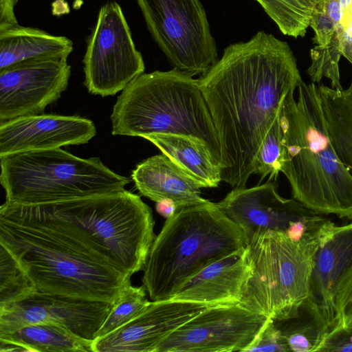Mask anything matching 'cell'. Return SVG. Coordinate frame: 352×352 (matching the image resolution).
Instances as JSON below:
<instances>
[{
    "instance_id": "cell-1",
    "label": "cell",
    "mask_w": 352,
    "mask_h": 352,
    "mask_svg": "<svg viewBox=\"0 0 352 352\" xmlns=\"http://www.w3.org/2000/svg\"><path fill=\"white\" fill-rule=\"evenodd\" d=\"M219 140L221 181L246 187L287 94L302 81L288 43L259 31L227 46L198 79Z\"/></svg>"
},
{
    "instance_id": "cell-2",
    "label": "cell",
    "mask_w": 352,
    "mask_h": 352,
    "mask_svg": "<svg viewBox=\"0 0 352 352\" xmlns=\"http://www.w3.org/2000/svg\"><path fill=\"white\" fill-rule=\"evenodd\" d=\"M0 245L39 292L114 304L131 285L104 247L41 204H3Z\"/></svg>"
},
{
    "instance_id": "cell-3",
    "label": "cell",
    "mask_w": 352,
    "mask_h": 352,
    "mask_svg": "<svg viewBox=\"0 0 352 352\" xmlns=\"http://www.w3.org/2000/svg\"><path fill=\"white\" fill-rule=\"evenodd\" d=\"M286 96L280 124L284 147L281 172L293 198L318 214L352 219V173L329 137L318 85L302 81Z\"/></svg>"
},
{
    "instance_id": "cell-4",
    "label": "cell",
    "mask_w": 352,
    "mask_h": 352,
    "mask_svg": "<svg viewBox=\"0 0 352 352\" xmlns=\"http://www.w3.org/2000/svg\"><path fill=\"white\" fill-rule=\"evenodd\" d=\"M248 238L217 204L192 206L167 218L144 267L151 300L172 298L179 287L208 265L243 250Z\"/></svg>"
},
{
    "instance_id": "cell-5",
    "label": "cell",
    "mask_w": 352,
    "mask_h": 352,
    "mask_svg": "<svg viewBox=\"0 0 352 352\" xmlns=\"http://www.w3.org/2000/svg\"><path fill=\"white\" fill-rule=\"evenodd\" d=\"M111 120L114 135L197 139L219 165V140L198 80L175 67L143 73L133 80L118 97Z\"/></svg>"
},
{
    "instance_id": "cell-6",
    "label": "cell",
    "mask_w": 352,
    "mask_h": 352,
    "mask_svg": "<svg viewBox=\"0 0 352 352\" xmlns=\"http://www.w3.org/2000/svg\"><path fill=\"white\" fill-rule=\"evenodd\" d=\"M333 225L300 239L258 228L248 239L252 275L239 304L275 321L296 316L309 296L314 254Z\"/></svg>"
},
{
    "instance_id": "cell-7",
    "label": "cell",
    "mask_w": 352,
    "mask_h": 352,
    "mask_svg": "<svg viewBox=\"0 0 352 352\" xmlns=\"http://www.w3.org/2000/svg\"><path fill=\"white\" fill-rule=\"evenodd\" d=\"M7 202L38 205L124 189L130 182L98 157L80 158L60 148L0 157Z\"/></svg>"
},
{
    "instance_id": "cell-8",
    "label": "cell",
    "mask_w": 352,
    "mask_h": 352,
    "mask_svg": "<svg viewBox=\"0 0 352 352\" xmlns=\"http://www.w3.org/2000/svg\"><path fill=\"white\" fill-rule=\"evenodd\" d=\"M84 230L131 275L142 270L155 238L151 208L125 189L41 204Z\"/></svg>"
},
{
    "instance_id": "cell-9",
    "label": "cell",
    "mask_w": 352,
    "mask_h": 352,
    "mask_svg": "<svg viewBox=\"0 0 352 352\" xmlns=\"http://www.w3.org/2000/svg\"><path fill=\"white\" fill-rule=\"evenodd\" d=\"M146 27L175 68L205 74L218 60L217 47L200 0H136Z\"/></svg>"
},
{
    "instance_id": "cell-10",
    "label": "cell",
    "mask_w": 352,
    "mask_h": 352,
    "mask_svg": "<svg viewBox=\"0 0 352 352\" xmlns=\"http://www.w3.org/2000/svg\"><path fill=\"white\" fill-rule=\"evenodd\" d=\"M84 85L102 97L122 91L145 69L120 5L109 1L98 12L83 58Z\"/></svg>"
},
{
    "instance_id": "cell-11",
    "label": "cell",
    "mask_w": 352,
    "mask_h": 352,
    "mask_svg": "<svg viewBox=\"0 0 352 352\" xmlns=\"http://www.w3.org/2000/svg\"><path fill=\"white\" fill-rule=\"evenodd\" d=\"M217 204L243 229L248 239L263 228L284 232L300 239L331 221L294 199L282 197L275 182L234 188Z\"/></svg>"
},
{
    "instance_id": "cell-12",
    "label": "cell",
    "mask_w": 352,
    "mask_h": 352,
    "mask_svg": "<svg viewBox=\"0 0 352 352\" xmlns=\"http://www.w3.org/2000/svg\"><path fill=\"white\" fill-rule=\"evenodd\" d=\"M267 318L240 304L209 306L162 340L155 352H244Z\"/></svg>"
},
{
    "instance_id": "cell-13",
    "label": "cell",
    "mask_w": 352,
    "mask_h": 352,
    "mask_svg": "<svg viewBox=\"0 0 352 352\" xmlns=\"http://www.w3.org/2000/svg\"><path fill=\"white\" fill-rule=\"evenodd\" d=\"M67 58L43 57L0 69V123L43 113L67 89L71 75Z\"/></svg>"
},
{
    "instance_id": "cell-14",
    "label": "cell",
    "mask_w": 352,
    "mask_h": 352,
    "mask_svg": "<svg viewBox=\"0 0 352 352\" xmlns=\"http://www.w3.org/2000/svg\"><path fill=\"white\" fill-rule=\"evenodd\" d=\"M113 305L35 291L0 310V335L29 324L50 323L94 340Z\"/></svg>"
},
{
    "instance_id": "cell-15",
    "label": "cell",
    "mask_w": 352,
    "mask_h": 352,
    "mask_svg": "<svg viewBox=\"0 0 352 352\" xmlns=\"http://www.w3.org/2000/svg\"><path fill=\"white\" fill-rule=\"evenodd\" d=\"M208 305L173 298L152 300L129 322L93 340V352H155L157 344Z\"/></svg>"
},
{
    "instance_id": "cell-16",
    "label": "cell",
    "mask_w": 352,
    "mask_h": 352,
    "mask_svg": "<svg viewBox=\"0 0 352 352\" xmlns=\"http://www.w3.org/2000/svg\"><path fill=\"white\" fill-rule=\"evenodd\" d=\"M94 122L77 116L36 114L0 123V157L12 153L87 143Z\"/></svg>"
},
{
    "instance_id": "cell-17",
    "label": "cell",
    "mask_w": 352,
    "mask_h": 352,
    "mask_svg": "<svg viewBox=\"0 0 352 352\" xmlns=\"http://www.w3.org/2000/svg\"><path fill=\"white\" fill-rule=\"evenodd\" d=\"M351 265L352 222L339 226L334 224L314 254L307 299L329 331L336 324L337 288Z\"/></svg>"
},
{
    "instance_id": "cell-18",
    "label": "cell",
    "mask_w": 352,
    "mask_h": 352,
    "mask_svg": "<svg viewBox=\"0 0 352 352\" xmlns=\"http://www.w3.org/2000/svg\"><path fill=\"white\" fill-rule=\"evenodd\" d=\"M251 275L245 248L204 267L182 283L172 298L208 306L239 304Z\"/></svg>"
},
{
    "instance_id": "cell-19",
    "label": "cell",
    "mask_w": 352,
    "mask_h": 352,
    "mask_svg": "<svg viewBox=\"0 0 352 352\" xmlns=\"http://www.w3.org/2000/svg\"><path fill=\"white\" fill-rule=\"evenodd\" d=\"M131 178L142 195L155 202L170 200L177 210L210 202L200 195L198 184L163 153L138 164Z\"/></svg>"
},
{
    "instance_id": "cell-20",
    "label": "cell",
    "mask_w": 352,
    "mask_h": 352,
    "mask_svg": "<svg viewBox=\"0 0 352 352\" xmlns=\"http://www.w3.org/2000/svg\"><path fill=\"white\" fill-rule=\"evenodd\" d=\"M72 50L69 38L38 28L18 24L0 31V69L36 58H67Z\"/></svg>"
},
{
    "instance_id": "cell-21",
    "label": "cell",
    "mask_w": 352,
    "mask_h": 352,
    "mask_svg": "<svg viewBox=\"0 0 352 352\" xmlns=\"http://www.w3.org/2000/svg\"><path fill=\"white\" fill-rule=\"evenodd\" d=\"M145 139L155 145L201 188L217 187L221 181L219 168L201 141L179 135H153Z\"/></svg>"
},
{
    "instance_id": "cell-22",
    "label": "cell",
    "mask_w": 352,
    "mask_h": 352,
    "mask_svg": "<svg viewBox=\"0 0 352 352\" xmlns=\"http://www.w3.org/2000/svg\"><path fill=\"white\" fill-rule=\"evenodd\" d=\"M92 343L50 323L29 324L0 335L1 352H93Z\"/></svg>"
},
{
    "instance_id": "cell-23",
    "label": "cell",
    "mask_w": 352,
    "mask_h": 352,
    "mask_svg": "<svg viewBox=\"0 0 352 352\" xmlns=\"http://www.w3.org/2000/svg\"><path fill=\"white\" fill-rule=\"evenodd\" d=\"M322 114L330 141L352 173V80L345 89L318 85Z\"/></svg>"
},
{
    "instance_id": "cell-24",
    "label": "cell",
    "mask_w": 352,
    "mask_h": 352,
    "mask_svg": "<svg viewBox=\"0 0 352 352\" xmlns=\"http://www.w3.org/2000/svg\"><path fill=\"white\" fill-rule=\"evenodd\" d=\"M275 323L290 351L294 352L316 351L329 331L322 317L307 300L300 307L296 316Z\"/></svg>"
},
{
    "instance_id": "cell-25",
    "label": "cell",
    "mask_w": 352,
    "mask_h": 352,
    "mask_svg": "<svg viewBox=\"0 0 352 352\" xmlns=\"http://www.w3.org/2000/svg\"><path fill=\"white\" fill-rule=\"evenodd\" d=\"M277 25L280 32L294 38L303 37L313 8L304 0H256Z\"/></svg>"
},
{
    "instance_id": "cell-26",
    "label": "cell",
    "mask_w": 352,
    "mask_h": 352,
    "mask_svg": "<svg viewBox=\"0 0 352 352\" xmlns=\"http://www.w3.org/2000/svg\"><path fill=\"white\" fill-rule=\"evenodd\" d=\"M36 291L12 254L0 245V310Z\"/></svg>"
},
{
    "instance_id": "cell-27",
    "label": "cell",
    "mask_w": 352,
    "mask_h": 352,
    "mask_svg": "<svg viewBox=\"0 0 352 352\" xmlns=\"http://www.w3.org/2000/svg\"><path fill=\"white\" fill-rule=\"evenodd\" d=\"M146 292L143 285L140 287L131 285L126 287L99 329L96 338L113 331L140 314L150 302Z\"/></svg>"
},
{
    "instance_id": "cell-28",
    "label": "cell",
    "mask_w": 352,
    "mask_h": 352,
    "mask_svg": "<svg viewBox=\"0 0 352 352\" xmlns=\"http://www.w3.org/2000/svg\"><path fill=\"white\" fill-rule=\"evenodd\" d=\"M281 110L268 130L255 160L254 173L261 175L260 182L267 175H270L269 181L272 179L276 180L279 172H281L284 153Z\"/></svg>"
},
{
    "instance_id": "cell-29",
    "label": "cell",
    "mask_w": 352,
    "mask_h": 352,
    "mask_svg": "<svg viewBox=\"0 0 352 352\" xmlns=\"http://www.w3.org/2000/svg\"><path fill=\"white\" fill-rule=\"evenodd\" d=\"M339 38L336 32L330 43L316 45L311 50V64L307 70L312 82H320L325 77L331 80V87L342 89L339 72L341 56Z\"/></svg>"
},
{
    "instance_id": "cell-30",
    "label": "cell",
    "mask_w": 352,
    "mask_h": 352,
    "mask_svg": "<svg viewBox=\"0 0 352 352\" xmlns=\"http://www.w3.org/2000/svg\"><path fill=\"white\" fill-rule=\"evenodd\" d=\"M289 352V346L275 321L268 318L244 352Z\"/></svg>"
},
{
    "instance_id": "cell-31",
    "label": "cell",
    "mask_w": 352,
    "mask_h": 352,
    "mask_svg": "<svg viewBox=\"0 0 352 352\" xmlns=\"http://www.w3.org/2000/svg\"><path fill=\"white\" fill-rule=\"evenodd\" d=\"M336 305L337 318L334 329L352 327V265L338 286Z\"/></svg>"
},
{
    "instance_id": "cell-32",
    "label": "cell",
    "mask_w": 352,
    "mask_h": 352,
    "mask_svg": "<svg viewBox=\"0 0 352 352\" xmlns=\"http://www.w3.org/2000/svg\"><path fill=\"white\" fill-rule=\"evenodd\" d=\"M309 26L314 32L313 41L316 45H326L330 43L336 32L337 25L328 15L324 0L313 8Z\"/></svg>"
},
{
    "instance_id": "cell-33",
    "label": "cell",
    "mask_w": 352,
    "mask_h": 352,
    "mask_svg": "<svg viewBox=\"0 0 352 352\" xmlns=\"http://www.w3.org/2000/svg\"><path fill=\"white\" fill-rule=\"evenodd\" d=\"M316 351L352 352V327L336 328L329 331Z\"/></svg>"
},
{
    "instance_id": "cell-34",
    "label": "cell",
    "mask_w": 352,
    "mask_h": 352,
    "mask_svg": "<svg viewBox=\"0 0 352 352\" xmlns=\"http://www.w3.org/2000/svg\"><path fill=\"white\" fill-rule=\"evenodd\" d=\"M336 33L339 38L341 55L352 64V9L344 14Z\"/></svg>"
},
{
    "instance_id": "cell-35",
    "label": "cell",
    "mask_w": 352,
    "mask_h": 352,
    "mask_svg": "<svg viewBox=\"0 0 352 352\" xmlns=\"http://www.w3.org/2000/svg\"><path fill=\"white\" fill-rule=\"evenodd\" d=\"M17 0H0V31L18 25L14 14Z\"/></svg>"
},
{
    "instance_id": "cell-36",
    "label": "cell",
    "mask_w": 352,
    "mask_h": 352,
    "mask_svg": "<svg viewBox=\"0 0 352 352\" xmlns=\"http://www.w3.org/2000/svg\"><path fill=\"white\" fill-rule=\"evenodd\" d=\"M156 203L157 212L166 219L170 217L178 210L175 204L170 200H162Z\"/></svg>"
},
{
    "instance_id": "cell-37",
    "label": "cell",
    "mask_w": 352,
    "mask_h": 352,
    "mask_svg": "<svg viewBox=\"0 0 352 352\" xmlns=\"http://www.w3.org/2000/svg\"><path fill=\"white\" fill-rule=\"evenodd\" d=\"M343 10V15L349 13L352 9V0H340Z\"/></svg>"
},
{
    "instance_id": "cell-38",
    "label": "cell",
    "mask_w": 352,
    "mask_h": 352,
    "mask_svg": "<svg viewBox=\"0 0 352 352\" xmlns=\"http://www.w3.org/2000/svg\"><path fill=\"white\" fill-rule=\"evenodd\" d=\"M310 7L314 8L322 0H304Z\"/></svg>"
}]
</instances>
